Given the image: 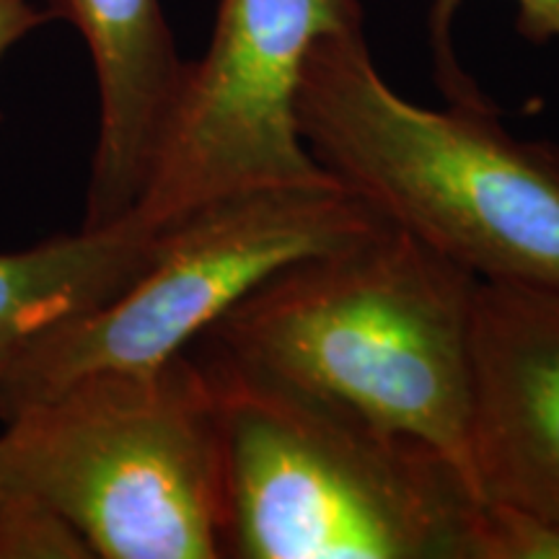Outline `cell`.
<instances>
[{"instance_id": "6da1fadb", "label": "cell", "mask_w": 559, "mask_h": 559, "mask_svg": "<svg viewBox=\"0 0 559 559\" xmlns=\"http://www.w3.org/2000/svg\"><path fill=\"white\" fill-rule=\"evenodd\" d=\"M477 283L386 226L277 270L187 349L423 440L466 474Z\"/></svg>"}, {"instance_id": "7a4b0ae2", "label": "cell", "mask_w": 559, "mask_h": 559, "mask_svg": "<svg viewBox=\"0 0 559 559\" xmlns=\"http://www.w3.org/2000/svg\"><path fill=\"white\" fill-rule=\"evenodd\" d=\"M198 362L221 402L228 559H495V508L443 451Z\"/></svg>"}, {"instance_id": "3957f363", "label": "cell", "mask_w": 559, "mask_h": 559, "mask_svg": "<svg viewBox=\"0 0 559 559\" xmlns=\"http://www.w3.org/2000/svg\"><path fill=\"white\" fill-rule=\"evenodd\" d=\"M298 128L321 169L477 280L559 288L557 143L513 135L485 99H404L362 29L311 50Z\"/></svg>"}, {"instance_id": "277c9868", "label": "cell", "mask_w": 559, "mask_h": 559, "mask_svg": "<svg viewBox=\"0 0 559 559\" xmlns=\"http://www.w3.org/2000/svg\"><path fill=\"white\" fill-rule=\"evenodd\" d=\"M3 425L0 495L55 510L94 557H226L221 402L190 349L83 376Z\"/></svg>"}, {"instance_id": "5b68a950", "label": "cell", "mask_w": 559, "mask_h": 559, "mask_svg": "<svg viewBox=\"0 0 559 559\" xmlns=\"http://www.w3.org/2000/svg\"><path fill=\"white\" fill-rule=\"evenodd\" d=\"M386 226L334 177L221 194L156 230L151 260L128 288L21 355L0 381V419L83 376L156 368L277 270Z\"/></svg>"}, {"instance_id": "8992f818", "label": "cell", "mask_w": 559, "mask_h": 559, "mask_svg": "<svg viewBox=\"0 0 559 559\" xmlns=\"http://www.w3.org/2000/svg\"><path fill=\"white\" fill-rule=\"evenodd\" d=\"M349 29H362L360 0H221L122 221L158 230L221 194L332 177L300 138L298 88L313 47Z\"/></svg>"}, {"instance_id": "52a82bcc", "label": "cell", "mask_w": 559, "mask_h": 559, "mask_svg": "<svg viewBox=\"0 0 559 559\" xmlns=\"http://www.w3.org/2000/svg\"><path fill=\"white\" fill-rule=\"evenodd\" d=\"M466 474L485 502L559 526V288L477 283Z\"/></svg>"}, {"instance_id": "ba28073f", "label": "cell", "mask_w": 559, "mask_h": 559, "mask_svg": "<svg viewBox=\"0 0 559 559\" xmlns=\"http://www.w3.org/2000/svg\"><path fill=\"white\" fill-rule=\"evenodd\" d=\"M86 41L99 88L83 228H107L135 207L187 62L160 0H41Z\"/></svg>"}, {"instance_id": "9c48e42d", "label": "cell", "mask_w": 559, "mask_h": 559, "mask_svg": "<svg viewBox=\"0 0 559 559\" xmlns=\"http://www.w3.org/2000/svg\"><path fill=\"white\" fill-rule=\"evenodd\" d=\"M156 230L130 221L81 228L0 254V381L47 332L86 317L128 288L151 260Z\"/></svg>"}, {"instance_id": "30bf717a", "label": "cell", "mask_w": 559, "mask_h": 559, "mask_svg": "<svg viewBox=\"0 0 559 559\" xmlns=\"http://www.w3.org/2000/svg\"><path fill=\"white\" fill-rule=\"evenodd\" d=\"M81 534L55 510L0 495V559H91Z\"/></svg>"}, {"instance_id": "8fae6325", "label": "cell", "mask_w": 559, "mask_h": 559, "mask_svg": "<svg viewBox=\"0 0 559 559\" xmlns=\"http://www.w3.org/2000/svg\"><path fill=\"white\" fill-rule=\"evenodd\" d=\"M464 0H432L430 34L436 47L438 73L449 102H481L477 86L459 68L451 47V24ZM519 9V32L531 41L559 39V0H513Z\"/></svg>"}, {"instance_id": "7c38bea8", "label": "cell", "mask_w": 559, "mask_h": 559, "mask_svg": "<svg viewBox=\"0 0 559 559\" xmlns=\"http://www.w3.org/2000/svg\"><path fill=\"white\" fill-rule=\"evenodd\" d=\"M50 21L52 13L37 0H0V60L13 45H19L21 39H26Z\"/></svg>"}]
</instances>
